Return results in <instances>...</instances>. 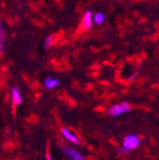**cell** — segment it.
<instances>
[{"label": "cell", "mask_w": 159, "mask_h": 160, "mask_svg": "<svg viewBox=\"0 0 159 160\" xmlns=\"http://www.w3.org/2000/svg\"><path fill=\"white\" fill-rule=\"evenodd\" d=\"M140 145V138L137 135H128L125 137L124 141H122V146L118 149L120 153H128L132 151L134 149L138 148Z\"/></svg>", "instance_id": "1"}, {"label": "cell", "mask_w": 159, "mask_h": 160, "mask_svg": "<svg viewBox=\"0 0 159 160\" xmlns=\"http://www.w3.org/2000/svg\"><path fill=\"white\" fill-rule=\"evenodd\" d=\"M130 110H131V107L128 102H119V103H116V105L111 106L108 110V115L112 116V117H118V116H121L125 115V113L129 112Z\"/></svg>", "instance_id": "2"}, {"label": "cell", "mask_w": 159, "mask_h": 160, "mask_svg": "<svg viewBox=\"0 0 159 160\" xmlns=\"http://www.w3.org/2000/svg\"><path fill=\"white\" fill-rule=\"evenodd\" d=\"M60 148H61L62 153L67 157L68 160H85L84 155L75 148L69 147V146H61Z\"/></svg>", "instance_id": "3"}, {"label": "cell", "mask_w": 159, "mask_h": 160, "mask_svg": "<svg viewBox=\"0 0 159 160\" xmlns=\"http://www.w3.org/2000/svg\"><path fill=\"white\" fill-rule=\"evenodd\" d=\"M61 135H62V137L67 140L68 142L72 143V145L78 146L80 143L79 138H78L75 133L72 132V131H70L68 128H62V129H61Z\"/></svg>", "instance_id": "4"}, {"label": "cell", "mask_w": 159, "mask_h": 160, "mask_svg": "<svg viewBox=\"0 0 159 160\" xmlns=\"http://www.w3.org/2000/svg\"><path fill=\"white\" fill-rule=\"evenodd\" d=\"M11 100H13V105L19 106L23 103V96H21V92H20L19 88L17 86L13 87L11 89Z\"/></svg>", "instance_id": "5"}, {"label": "cell", "mask_w": 159, "mask_h": 160, "mask_svg": "<svg viewBox=\"0 0 159 160\" xmlns=\"http://www.w3.org/2000/svg\"><path fill=\"white\" fill-rule=\"evenodd\" d=\"M91 11H87L85 13V16L82 17V27L85 28V30H88L91 28L92 26V19H91Z\"/></svg>", "instance_id": "6"}, {"label": "cell", "mask_w": 159, "mask_h": 160, "mask_svg": "<svg viewBox=\"0 0 159 160\" xmlns=\"http://www.w3.org/2000/svg\"><path fill=\"white\" fill-rule=\"evenodd\" d=\"M60 81L58 79H55V78L52 77H47L45 79V81H44V86H45V88H47V89H54V88H56L57 86H59Z\"/></svg>", "instance_id": "7"}, {"label": "cell", "mask_w": 159, "mask_h": 160, "mask_svg": "<svg viewBox=\"0 0 159 160\" xmlns=\"http://www.w3.org/2000/svg\"><path fill=\"white\" fill-rule=\"evenodd\" d=\"M5 53V29L0 21V55Z\"/></svg>", "instance_id": "8"}, {"label": "cell", "mask_w": 159, "mask_h": 160, "mask_svg": "<svg viewBox=\"0 0 159 160\" xmlns=\"http://www.w3.org/2000/svg\"><path fill=\"white\" fill-rule=\"evenodd\" d=\"M94 21H95V23H97V25L102 23L105 21V15L101 12H97L94 17Z\"/></svg>", "instance_id": "9"}, {"label": "cell", "mask_w": 159, "mask_h": 160, "mask_svg": "<svg viewBox=\"0 0 159 160\" xmlns=\"http://www.w3.org/2000/svg\"><path fill=\"white\" fill-rule=\"evenodd\" d=\"M54 41H55V38L52 37V36L48 37L47 39L45 40V48H46V49H48L49 47H51L52 43H54Z\"/></svg>", "instance_id": "10"}, {"label": "cell", "mask_w": 159, "mask_h": 160, "mask_svg": "<svg viewBox=\"0 0 159 160\" xmlns=\"http://www.w3.org/2000/svg\"><path fill=\"white\" fill-rule=\"evenodd\" d=\"M135 78H136V73H132V75L130 76V77L128 78V79H129V81H132V80L135 79Z\"/></svg>", "instance_id": "11"}, {"label": "cell", "mask_w": 159, "mask_h": 160, "mask_svg": "<svg viewBox=\"0 0 159 160\" xmlns=\"http://www.w3.org/2000/svg\"><path fill=\"white\" fill-rule=\"evenodd\" d=\"M46 160H54L50 153H47V156H46Z\"/></svg>", "instance_id": "12"}]
</instances>
